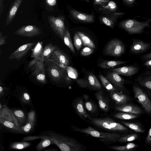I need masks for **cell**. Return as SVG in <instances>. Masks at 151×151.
Segmentation results:
<instances>
[{"label": "cell", "mask_w": 151, "mask_h": 151, "mask_svg": "<svg viewBox=\"0 0 151 151\" xmlns=\"http://www.w3.org/2000/svg\"><path fill=\"white\" fill-rule=\"evenodd\" d=\"M86 0V1H87V2H88L89 1V0Z\"/></svg>", "instance_id": "6f0895ef"}, {"label": "cell", "mask_w": 151, "mask_h": 151, "mask_svg": "<svg viewBox=\"0 0 151 151\" xmlns=\"http://www.w3.org/2000/svg\"><path fill=\"white\" fill-rule=\"evenodd\" d=\"M117 13H112L101 17V20L102 22L111 28H113L116 21Z\"/></svg>", "instance_id": "d4e9b609"}, {"label": "cell", "mask_w": 151, "mask_h": 151, "mask_svg": "<svg viewBox=\"0 0 151 151\" xmlns=\"http://www.w3.org/2000/svg\"><path fill=\"white\" fill-rule=\"evenodd\" d=\"M150 44L142 40H135L133 41L130 47V51L135 54L142 53L148 49Z\"/></svg>", "instance_id": "e0dca14e"}, {"label": "cell", "mask_w": 151, "mask_h": 151, "mask_svg": "<svg viewBox=\"0 0 151 151\" xmlns=\"http://www.w3.org/2000/svg\"><path fill=\"white\" fill-rule=\"evenodd\" d=\"M121 122L127 127L135 132L140 133H143L144 132L143 129L138 123L135 122H128L124 121H122Z\"/></svg>", "instance_id": "e575fe53"}, {"label": "cell", "mask_w": 151, "mask_h": 151, "mask_svg": "<svg viewBox=\"0 0 151 151\" xmlns=\"http://www.w3.org/2000/svg\"><path fill=\"white\" fill-rule=\"evenodd\" d=\"M76 81L78 86L81 88H90L88 79H79L77 80Z\"/></svg>", "instance_id": "7bdbcfd3"}, {"label": "cell", "mask_w": 151, "mask_h": 151, "mask_svg": "<svg viewBox=\"0 0 151 151\" xmlns=\"http://www.w3.org/2000/svg\"><path fill=\"white\" fill-rule=\"evenodd\" d=\"M99 77L103 86L107 91L110 92L118 91L117 89L114 87L106 77L103 75H100Z\"/></svg>", "instance_id": "836d02e7"}, {"label": "cell", "mask_w": 151, "mask_h": 151, "mask_svg": "<svg viewBox=\"0 0 151 151\" xmlns=\"http://www.w3.org/2000/svg\"><path fill=\"white\" fill-rule=\"evenodd\" d=\"M39 61L40 60L36 59L34 58L29 62L27 66V68H31L33 70Z\"/></svg>", "instance_id": "f6af8a7d"}, {"label": "cell", "mask_w": 151, "mask_h": 151, "mask_svg": "<svg viewBox=\"0 0 151 151\" xmlns=\"http://www.w3.org/2000/svg\"><path fill=\"white\" fill-rule=\"evenodd\" d=\"M44 62L46 72L51 81L58 83L66 79V66L50 59Z\"/></svg>", "instance_id": "7a4b0ae2"}, {"label": "cell", "mask_w": 151, "mask_h": 151, "mask_svg": "<svg viewBox=\"0 0 151 151\" xmlns=\"http://www.w3.org/2000/svg\"><path fill=\"white\" fill-rule=\"evenodd\" d=\"M5 95V89L4 88L1 86H0V97H1Z\"/></svg>", "instance_id": "816d5d0a"}, {"label": "cell", "mask_w": 151, "mask_h": 151, "mask_svg": "<svg viewBox=\"0 0 151 151\" xmlns=\"http://www.w3.org/2000/svg\"><path fill=\"white\" fill-rule=\"evenodd\" d=\"M125 48L122 42L119 40L114 39L109 42L106 45L104 53L106 55L118 57L124 53Z\"/></svg>", "instance_id": "52a82bcc"}, {"label": "cell", "mask_w": 151, "mask_h": 151, "mask_svg": "<svg viewBox=\"0 0 151 151\" xmlns=\"http://www.w3.org/2000/svg\"><path fill=\"white\" fill-rule=\"evenodd\" d=\"M126 63L125 61L104 60L99 64V66L103 68H109Z\"/></svg>", "instance_id": "4316f807"}, {"label": "cell", "mask_w": 151, "mask_h": 151, "mask_svg": "<svg viewBox=\"0 0 151 151\" xmlns=\"http://www.w3.org/2000/svg\"><path fill=\"white\" fill-rule=\"evenodd\" d=\"M74 44L76 49L78 51L82 46V42L77 34L75 33L73 37Z\"/></svg>", "instance_id": "b9f144b4"}, {"label": "cell", "mask_w": 151, "mask_h": 151, "mask_svg": "<svg viewBox=\"0 0 151 151\" xmlns=\"http://www.w3.org/2000/svg\"><path fill=\"white\" fill-rule=\"evenodd\" d=\"M49 59L66 66L70 64V60L68 56L58 46L51 54Z\"/></svg>", "instance_id": "4fadbf2b"}, {"label": "cell", "mask_w": 151, "mask_h": 151, "mask_svg": "<svg viewBox=\"0 0 151 151\" xmlns=\"http://www.w3.org/2000/svg\"><path fill=\"white\" fill-rule=\"evenodd\" d=\"M90 120L91 123L95 126L106 130L121 132L128 130L126 127L108 117L91 118Z\"/></svg>", "instance_id": "5b68a950"}, {"label": "cell", "mask_w": 151, "mask_h": 151, "mask_svg": "<svg viewBox=\"0 0 151 151\" xmlns=\"http://www.w3.org/2000/svg\"><path fill=\"white\" fill-rule=\"evenodd\" d=\"M109 1V0H94V3L95 5H104Z\"/></svg>", "instance_id": "7dc6e473"}, {"label": "cell", "mask_w": 151, "mask_h": 151, "mask_svg": "<svg viewBox=\"0 0 151 151\" xmlns=\"http://www.w3.org/2000/svg\"><path fill=\"white\" fill-rule=\"evenodd\" d=\"M138 81L141 85L151 90V75L140 78Z\"/></svg>", "instance_id": "f35d334b"}, {"label": "cell", "mask_w": 151, "mask_h": 151, "mask_svg": "<svg viewBox=\"0 0 151 151\" xmlns=\"http://www.w3.org/2000/svg\"><path fill=\"white\" fill-rule=\"evenodd\" d=\"M143 58L146 60L151 59V52L144 55Z\"/></svg>", "instance_id": "f5cc1de1"}, {"label": "cell", "mask_w": 151, "mask_h": 151, "mask_svg": "<svg viewBox=\"0 0 151 151\" xmlns=\"http://www.w3.org/2000/svg\"><path fill=\"white\" fill-rule=\"evenodd\" d=\"M58 150L56 148H48L44 150L45 151H56Z\"/></svg>", "instance_id": "11a10c76"}, {"label": "cell", "mask_w": 151, "mask_h": 151, "mask_svg": "<svg viewBox=\"0 0 151 151\" xmlns=\"http://www.w3.org/2000/svg\"><path fill=\"white\" fill-rule=\"evenodd\" d=\"M128 0L129 1H132L133 0Z\"/></svg>", "instance_id": "9f6ffc18"}, {"label": "cell", "mask_w": 151, "mask_h": 151, "mask_svg": "<svg viewBox=\"0 0 151 151\" xmlns=\"http://www.w3.org/2000/svg\"><path fill=\"white\" fill-rule=\"evenodd\" d=\"M57 46L52 43H49L46 46L44 49L42 55V61L44 62L49 59L50 55Z\"/></svg>", "instance_id": "4dcf8cb0"}, {"label": "cell", "mask_w": 151, "mask_h": 151, "mask_svg": "<svg viewBox=\"0 0 151 151\" xmlns=\"http://www.w3.org/2000/svg\"><path fill=\"white\" fill-rule=\"evenodd\" d=\"M0 123L3 127L12 133L22 134L20 127L10 109L5 105H0Z\"/></svg>", "instance_id": "3957f363"}, {"label": "cell", "mask_w": 151, "mask_h": 151, "mask_svg": "<svg viewBox=\"0 0 151 151\" xmlns=\"http://www.w3.org/2000/svg\"><path fill=\"white\" fill-rule=\"evenodd\" d=\"M48 4L51 6L54 5L56 3V0H46Z\"/></svg>", "instance_id": "f907efd6"}, {"label": "cell", "mask_w": 151, "mask_h": 151, "mask_svg": "<svg viewBox=\"0 0 151 151\" xmlns=\"http://www.w3.org/2000/svg\"><path fill=\"white\" fill-rule=\"evenodd\" d=\"M114 117L115 118L122 120H129L137 118L138 115L123 112L115 114L114 115Z\"/></svg>", "instance_id": "d6a6232c"}, {"label": "cell", "mask_w": 151, "mask_h": 151, "mask_svg": "<svg viewBox=\"0 0 151 151\" xmlns=\"http://www.w3.org/2000/svg\"><path fill=\"white\" fill-rule=\"evenodd\" d=\"M36 121V114L34 110L30 111L27 114V119L26 124L20 127L22 134H28L34 130Z\"/></svg>", "instance_id": "8fae6325"}, {"label": "cell", "mask_w": 151, "mask_h": 151, "mask_svg": "<svg viewBox=\"0 0 151 151\" xmlns=\"http://www.w3.org/2000/svg\"><path fill=\"white\" fill-rule=\"evenodd\" d=\"M100 108L103 111L107 112L109 109L108 102L104 95L103 90H100L95 93Z\"/></svg>", "instance_id": "603a6c76"}, {"label": "cell", "mask_w": 151, "mask_h": 151, "mask_svg": "<svg viewBox=\"0 0 151 151\" xmlns=\"http://www.w3.org/2000/svg\"><path fill=\"white\" fill-rule=\"evenodd\" d=\"M73 107L78 115L83 119H91L86 110L84 104L82 99H77L75 102Z\"/></svg>", "instance_id": "9a60e30c"}, {"label": "cell", "mask_w": 151, "mask_h": 151, "mask_svg": "<svg viewBox=\"0 0 151 151\" xmlns=\"http://www.w3.org/2000/svg\"><path fill=\"white\" fill-rule=\"evenodd\" d=\"M36 42L25 43L19 47L9 55L8 59L19 60L33 47Z\"/></svg>", "instance_id": "30bf717a"}, {"label": "cell", "mask_w": 151, "mask_h": 151, "mask_svg": "<svg viewBox=\"0 0 151 151\" xmlns=\"http://www.w3.org/2000/svg\"><path fill=\"white\" fill-rule=\"evenodd\" d=\"M44 49L42 42H37L32 49L31 57L41 61H42V55Z\"/></svg>", "instance_id": "cb8c5ba5"}, {"label": "cell", "mask_w": 151, "mask_h": 151, "mask_svg": "<svg viewBox=\"0 0 151 151\" xmlns=\"http://www.w3.org/2000/svg\"><path fill=\"white\" fill-rule=\"evenodd\" d=\"M94 51L93 48L86 47L83 48L81 52V54L83 56H87L91 54Z\"/></svg>", "instance_id": "ee69618b"}, {"label": "cell", "mask_w": 151, "mask_h": 151, "mask_svg": "<svg viewBox=\"0 0 151 151\" xmlns=\"http://www.w3.org/2000/svg\"><path fill=\"white\" fill-rule=\"evenodd\" d=\"M84 104L86 109L89 112L93 113L96 111V106L92 101H85Z\"/></svg>", "instance_id": "60d3db41"}, {"label": "cell", "mask_w": 151, "mask_h": 151, "mask_svg": "<svg viewBox=\"0 0 151 151\" xmlns=\"http://www.w3.org/2000/svg\"><path fill=\"white\" fill-rule=\"evenodd\" d=\"M23 0H14L10 7L6 21V26L9 25L15 17L17 11Z\"/></svg>", "instance_id": "2e32d148"}, {"label": "cell", "mask_w": 151, "mask_h": 151, "mask_svg": "<svg viewBox=\"0 0 151 151\" xmlns=\"http://www.w3.org/2000/svg\"><path fill=\"white\" fill-rule=\"evenodd\" d=\"M137 145L133 143H129L124 146L114 145L108 146L107 147L117 151H130L137 147Z\"/></svg>", "instance_id": "f546056e"}, {"label": "cell", "mask_w": 151, "mask_h": 151, "mask_svg": "<svg viewBox=\"0 0 151 151\" xmlns=\"http://www.w3.org/2000/svg\"><path fill=\"white\" fill-rule=\"evenodd\" d=\"M63 40L66 46L73 53H75V49L71 40L70 34L69 31L67 29L64 36Z\"/></svg>", "instance_id": "d590c367"}, {"label": "cell", "mask_w": 151, "mask_h": 151, "mask_svg": "<svg viewBox=\"0 0 151 151\" xmlns=\"http://www.w3.org/2000/svg\"><path fill=\"white\" fill-rule=\"evenodd\" d=\"M146 66H151V59L147 61L144 63Z\"/></svg>", "instance_id": "db71d44e"}, {"label": "cell", "mask_w": 151, "mask_h": 151, "mask_svg": "<svg viewBox=\"0 0 151 151\" xmlns=\"http://www.w3.org/2000/svg\"><path fill=\"white\" fill-rule=\"evenodd\" d=\"M111 70L119 74L130 76L136 73L138 71V69L135 66H128L115 68L112 69Z\"/></svg>", "instance_id": "7402d4cb"}, {"label": "cell", "mask_w": 151, "mask_h": 151, "mask_svg": "<svg viewBox=\"0 0 151 151\" xmlns=\"http://www.w3.org/2000/svg\"><path fill=\"white\" fill-rule=\"evenodd\" d=\"M33 70L32 74L37 81L41 83L45 84L46 71L44 62L39 61Z\"/></svg>", "instance_id": "7c38bea8"}, {"label": "cell", "mask_w": 151, "mask_h": 151, "mask_svg": "<svg viewBox=\"0 0 151 151\" xmlns=\"http://www.w3.org/2000/svg\"><path fill=\"white\" fill-rule=\"evenodd\" d=\"M42 33L40 28L32 25L23 26L14 32L16 35L28 37L36 36L40 35Z\"/></svg>", "instance_id": "9c48e42d"}, {"label": "cell", "mask_w": 151, "mask_h": 151, "mask_svg": "<svg viewBox=\"0 0 151 151\" xmlns=\"http://www.w3.org/2000/svg\"><path fill=\"white\" fill-rule=\"evenodd\" d=\"M106 78L117 89L124 88V80L117 73L113 72L109 73Z\"/></svg>", "instance_id": "5bb4252c"}, {"label": "cell", "mask_w": 151, "mask_h": 151, "mask_svg": "<svg viewBox=\"0 0 151 151\" xmlns=\"http://www.w3.org/2000/svg\"><path fill=\"white\" fill-rule=\"evenodd\" d=\"M4 0H0V16L2 14L3 10L4 5L3 3Z\"/></svg>", "instance_id": "681fc988"}, {"label": "cell", "mask_w": 151, "mask_h": 151, "mask_svg": "<svg viewBox=\"0 0 151 151\" xmlns=\"http://www.w3.org/2000/svg\"><path fill=\"white\" fill-rule=\"evenodd\" d=\"M138 137L137 134L135 133L121 135L118 142H131L136 139Z\"/></svg>", "instance_id": "8d00e7d4"}, {"label": "cell", "mask_w": 151, "mask_h": 151, "mask_svg": "<svg viewBox=\"0 0 151 151\" xmlns=\"http://www.w3.org/2000/svg\"><path fill=\"white\" fill-rule=\"evenodd\" d=\"M146 143L148 144H151V127L145 139Z\"/></svg>", "instance_id": "c3c4849f"}, {"label": "cell", "mask_w": 151, "mask_h": 151, "mask_svg": "<svg viewBox=\"0 0 151 151\" xmlns=\"http://www.w3.org/2000/svg\"><path fill=\"white\" fill-rule=\"evenodd\" d=\"M88 80L90 88L96 90H100L102 86L96 77L91 73L88 77Z\"/></svg>", "instance_id": "f1b7e54d"}, {"label": "cell", "mask_w": 151, "mask_h": 151, "mask_svg": "<svg viewBox=\"0 0 151 151\" xmlns=\"http://www.w3.org/2000/svg\"><path fill=\"white\" fill-rule=\"evenodd\" d=\"M32 143L27 141L14 142L11 143L9 146L10 149L20 150L30 146Z\"/></svg>", "instance_id": "83f0119b"}, {"label": "cell", "mask_w": 151, "mask_h": 151, "mask_svg": "<svg viewBox=\"0 0 151 151\" xmlns=\"http://www.w3.org/2000/svg\"><path fill=\"white\" fill-rule=\"evenodd\" d=\"M7 36L4 35L2 32L0 31V46L4 45L6 44V40L7 38Z\"/></svg>", "instance_id": "bcb514c9"}, {"label": "cell", "mask_w": 151, "mask_h": 151, "mask_svg": "<svg viewBox=\"0 0 151 151\" xmlns=\"http://www.w3.org/2000/svg\"><path fill=\"white\" fill-rule=\"evenodd\" d=\"M110 95L111 98L117 104V106L127 103L129 100V98L127 96L118 91L110 92Z\"/></svg>", "instance_id": "d6986e66"}, {"label": "cell", "mask_w": 151, "mask_h": 151, "mask_svg": "<svg viewBox=\"0 0 151 151\" xmlns=\"http://www.w3.org/2000/svg\"><path fill=\"white\" fill-rule=\"evenodd\" d=\"M76 33L80 37L83 44L84 46L89 47L93 49H95L96 48L94 43L88 37L80 32H77Z\"/></svg>", "instance_id": "1f68e13d"}, {"label": "cell", "mask_w": 151, "mask_h": 151, "mask_svg": "<svg viewBox=\"0 0 151 151\" xmlns=\"http://www.w3.org/2000/svg\"><path fill=\"white\" fill-rule=\"evenodd\" d=\"M101 7L103 10L111 12L115 11L117 8L116 4L112 1H109L107 5H103Z\"/></svg>", "instance_id": "ab89813d"}, {"label": "cell", "mask_w": 151, "mask_h": 151, "mask_svg": "<svg viewBox=\"0 0 151 151\" xmlns=\"http://www.w3.org/2000/svg\"><path fill=\"white\" fill-rule=\"evenodd\" d=\"M16 96L22 104L30 106H33L31 96L28 92H23Z\"/></svg>", "instance_id": "484cf974"}, {"label": "cell", "mask_w": 151, "mask_h": 151, "mask_svg": "<svg viewBox=\"0 0 151 151\" xmlns=\"http://www.w3.org/2000/svg\"><path fill=\"white\" fill-rule=\"evenodd\" d=\"M116 110L123 112L132 114H142V110L137 106L128 103L115 107Z\"/></svg>", "instance_id": "ac0fdd59"}, {"label": "cell", "mask_w": 151, "mask_h": 151, "mask_svg": "<svg viewBox=\"0 0 151 151\" xmlns=\"http://www.w3.org/2000/svg\"><path fill=\"white\" fill-rule=\"evenodd\" d=\"M72 130L75 132L84 133L98 138L99 140L105 143L115 142L118 141L121 135L119 133L106 132L98 131L91 126L84 128L72 126Z\"/></svg>", "instance_id": "277c9868"}, {"label": "cell", "mask_w": 151, "mask_h": 151, "mask_svg": "<svg viewBox=\"0 0 151 151\" xmlns=\"http://www.w3.org/2000/svg\"><path fill=\"white\" fill-rule=\"evenodd\" d=\"M50 25L55 34L62 40L66 29L64 23L65 18L61 15L58 17L49 16L48 17Z\"/></svg>", "instance_id": "8992f818"}, {"label": "cell", "mask_w": 151, "mask_h": 151, "mask_svg": "<svg viewBox=\"0 0 151 151\" xmlns=\"http://www.w3.org/2000/svg\"><path fill=\"white\" fill-rule=\"evenodd\" d=\"M48 139L62 151H82L86 147L76 139L51 130L41 132L38 135L28 136L21 141H30L40 139Z\"/></svg>", "instance_id": "6da1fadb"}, {"label": "cell", "mask_w": 151, "mask_h": 151, "mask_svg": "<svg viewBox=\"0 0 151 151\" xmlns=\"http://www.w3.org/2000/svg\"><path fill=\"white\" fill-rule=\"evenodd\" d=\"M53 144L52 141L48 139L44 138L37 145L36 147L37 151H40L51 145Z\"/></svg>", "instance_id": "74e56055"}, {"label": "cell", "mask_w": 151, "mask_h": 151, "mask_svg": "<svg viewBox=\"0 0 151 151\" xmlns=\"http://www.w3.org/2000/svg\"><path fill=\"white\" fill-rule=\"evenodd\" d=\"M71 15L75 19L81 22L91 23L94 21L93 15H89L79 12L74 9L70 11Z\"/></svg>", "instance_id": "ffe728a7"}, {"label": "cell", "mask_w": 151, "mask_h": 151, "mask_svg": "<svg viewBox=\"0 0 151 151\" xmlns=\"http://www.w3.org/2000/svg\"><path fill=\"white\" fill-rule=\"evenodd\" d=\"M11 110L20 127L26 124L27 119V115L20 109H10Z\"/></svg>", "instance_id": "44dd1931"}, {"label": "cell", "mask_w": 151, "mask_h": 151, "mask_svg": "<svg viewBox=\"0 0 151 151\" xmlns=\"http://www.w3.org/2000/svg\"><path fill=\"white\" fill-rule=\"evenodd\" d=\"M134 97L147 113L151 114V101L147 94L139 87H133Z\"/></svg>", "instance_id": "ba28073f"}]
</instances>
